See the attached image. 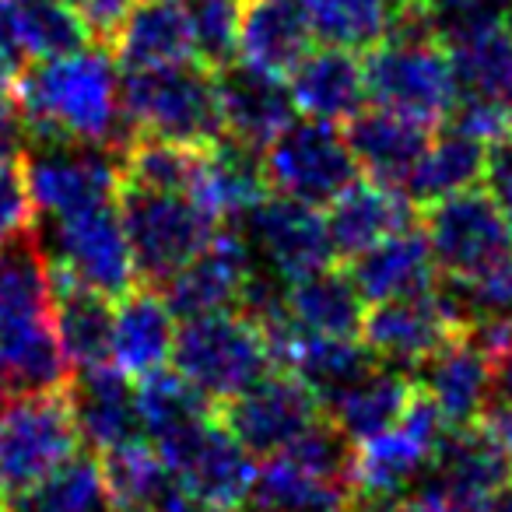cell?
<instances>
[{
    "mask_svg": "<svg viewBox=\"0 0 512 512\" xmlns=\"http://www.w3.org/2000/svg\"><path fill=\"white\" fill-rule=\"evenodd\" d=\"M362 302V292L348 271L323 267L285 285L278 316L260 327L267 330L271 351L288 337H358L365 320Z\"/></svg>",
    "mask_w": 512,
    "mask_h": 512,
    "instance_id": "cell-18",
    "label": "cell"
},
{
    "mask_svg": "<svg viewBox=\"0 0 512 512\" xmlns=\"http://www.w3.org/2000/svg\"><path fill=\"white\" fill-rule=\"evenodd\" d=\"M271 193L264 172V151L221 137L200 151V172L193 183V200L204 204L221 225H235Z\"/></svg>",
    "mask_w": 512,
    "mask_h": 512,
    "instance_id": "cell-29",
    "label": "cell"
},
{
    "mask_svg": "<svg viewBox=\"0 0 512 512\" xmlns=\"http://www.w3.org/2000/svg\"><path fill=\"white\" fill-rule=\"evenodd\" d=\"M456 334H460V327L446 313L439 292L376 302L362 320L365 348L383 365L404 372H414L421 362H428Z\"/></svg>",
    "mask_w": 512,
    "mask_h": 512,
    "instance_id": "cell-20",
    "label": "cell"
},
{
    "mask_svg": "<svg viewBox=\"0 0 512 512\" xmlns=\"http://www.w3.org/2000/svg\"><path fill=\"white\" fill-rule=\"evenodd\" d=\"M323 404L306 379L288 369H271L249 390L218 407L221 425L253 460H271L299 442L323 418Z\"/></svg>",
    "mask_w": 512,
    "mask_h": 512,
    "instance_id": "cell-13",
    "label": "cell"
},
{
    "mask_svg": "<svg viewBox=\"0 0 512 512\" xmlns=\"http://www.w3.org/2000/svg\"><path fill=\"white\" fill-rule=\"evenodd\" d=\"M449 432L439 407L414 393L411 407L390 432L362 442L355 453V498H393L407 495L428 470L442 435Z\"/></svg>",
    "mask_w": 512,
    "mask_h": 512,
    "instance_id": "cell-15",
    "label": "cell"
},
{
    "mask_svg": "<svg viewBox=\"0 0 512 512\" xmlns=\"http://www.w3.org/2000/svg\"><path fill=\"white\" fill-rule=\"evenodd\" d=\"M15 397V393H11V386H8V379H4V372H0V411H4V407H8V400Z\"/></svg>",
    "mask_w": 512,
    "mask_h": 512,
    "instance_id": "cell-49",
    "label": "cell"
},
{
    "mask_svg": "<svg viewBox=\"0 0 512 512\" xmlns=\"http://www.w3.org/2000/svg\"><path fill=\"white\" fill-rule=\"evenodd\" d=\"M477 425H481L484 432H488L491 439L505 449V456L512 460V397L495 393V400L488 404V411L481 414V421H477Z\"/></svg>",
    "mask_w": 512,
    "mask_h": 512,
    "instance_id": "cell-46",
    "label": "cell"
},
{
    "mask_svg": "<svg viewBox=\"0 0 512 512\" xmlns=\"http://www.w3.org/2000/svg\"><path fill=\"white\" fill-rule=\"evenodd\" d=\"M323 46L372 50L393 32L404 0H302Z\"/></svg>",
    "mask_w": 512,
    "mask_h": 512,
    "instance_id": "cell-37",
    "label": "cell"
},
{
    "mask_svg": "<svg viewBox=\"0 0 512 512\" xmlns=\"http://www.w3.org/2000/svg\"><path fill=\"white\" fill-rule=\"evenodd\" d=\"M109 50L123 71H148V67L193 60L183 0H137L116 36L109 39Z\"/></svg>",
    "mask_w": 512,
    "mask_h": 512,
    "instance_id": "cell-30",
    "label": "cell"
},
{
    "mask_svg": "<svg viewBox=\"0 0 512 512\" xmlns=\"http://www.w3.org/2000/svg\"><path fill=\"white\" fill-rule=\"evenodd\" d=\"M295 109L306 120L320 123H348L369 102L365 88V64L355 50L341 46H320L313 50L292 74H288Z\"/></svg>",
    "mask_w": 512,
    "mask_h": 512,
    "instance_id": "cell-26",
    "label": "cell"
},
{
    "mask_svg": "<svg viewBox=\"0 0 512 512\" xmlns=\"http://www.w3.org/2000/svg\"><path fill=\"white\" fill-rule=\"evenodd\" d=\"M256 278V260L242 235L232 225L218 232V239L197 253L186 267H179L165 285H158L165 306L176 320H200L214 313H235L246 306V295Z\"/></svg>",
    "mask_w": 512,
    "mask_h": 512,
    "instance_id": "cell-16",
    "label": "cell"
},
{
    "mask_svg": "<svg viewBox=\"0 0 512 512\" xmlns=\"http://www.w3.org/2000/svg\"><path fill=\"white\" fill-rule=\"evenodd\" d=\"M456 109L449 127L495 144L512 137V32L505 22L449 46Z\"/></svg>",
    "mask_w": 512,
    "mask_h": 512,
    "instance_id": "cell-11",
    "label": "cell"
},
{
    "mask_svg": "<svg viewBox=\"0 0 512 512\" xmlns=\"http://www.w3.org/2000/svg\"><path fill=\"white\" fill-rule=\"evenodd\" d=\"M11 512H116L99 456L78 453L29 491L8 498Z\"/></svg>",
    "mask_w": 512,
    "mask_h": 512,
    "instance_id": "cell-36",
    "label": "cell"
},
{
    "mask_svg": "<svg viewBox=\"0 0 512 512\" xmlns=\"http://www.w3.org/2000/svg\"><path fill=\"white\" fill-rule=\"evenodd\" d=\"M351 281L365 302L404 299V295H425L439 285V267L428 249L421 221L414 228L390 235L379 246L365 249L351 260Z\"/></svg>",
    "mask_w": 512,
    "mask_h": 512,
    "instance_id": "cell-28",
    "label": "cell"
},
{
    "mask_svg": "<svg viewBox=\"0 0 512 512\" xmlns=\"http://www.w3.org/2000/svg\"><path fill=\"white\" fill-rule=\"evenodd\" d=\"M414 393H418L414 372L379 362L369 376H362L351 390H344L341 397L330 400L323 411L355 446H362V442L390 432L404 418Z\"/></svg>",
    "mask_w": 512,
    "mask_h": 512,
    "instance_id": "cell-31",
    "label": "cell"
},
{
    "mask_svg": "<svg viewBox=\"0 0 512 512\" xmlns=\"http://www.w3.org/2000/svg\"><path fill=\"white\" fill-rule=\"evenodd\" d=\"M495 386H498V393L512 397V337H509V344H505L502 355H498V362H495Z\"/></svg>",
    "mask_w": 512,
    "mask_h": 512,
    "instance_id": "cell-47",
    "label": "cell"
},
{
    "mask_svg": "<svg viewBox=\"0 0 512 512\" xmlns=\"http://www.w3.org/2000/svg\"><path fill=\"white\" fill-rule=\"evenodd\" d=\"M0 512H11V509H8V502H4V505H0Z\"/></svg>",
    "mask_w": 512,
    "mask_h": 512,
    "instance_id": "cell-52",
    "label": "cell"
},
{
    "mask_svg": "<svg viewBox=\"0 0 512 512\" xmlns=\"http://www.w3.org/2000/svg\"><path fill=\"white\" fill-rule=\"evenodd\" d=\"M120 92L134 137H162L186 148H211L225 137L218 78L197 60L123 71Z\"/></svg>",
    "mask_w": 512,
    "mask_h": 512,
    "instance_id": "cell-4",
    "label": "cell"
},
{
    "mask_svg": "<svg viewBox=\"0 0 512 512\" xmlns=\"http://www.w3.org/2000/svg\"><path fill=\"white\" fill-rule=\"evenodd\" d=\"M36 228V207H32L25 165H0V246Z\"/></svg>",
    "mask_w": 512,
    "mask_h": 512,
    "instance_id": "cell-41",
    "label": "cell"
},
{
    "mask_svg": "<svg viewBox=\"0 0 512 512\" xmlns=\"http://www.w3.org/2000/svg\"><path fill=\"white\" fill-rule=\"evenodd\" d=\"M113 302L116 299L53 274V313L71 372L113 365Z\"/></svg>",
    "mask_w": 512,
    "mask_h": 512,
    "instance_id": "cell-32",
    "label": "cell"
},
{
    "mask_svg": "<svg viewBox=\"0 0 512 512\" xmlns=\"http://www.w3.org/2000/svg\"><path fill=\"white\" fill-rule=\"evenodd\" d=\"M344 137L351 144L358 172H365L372 183L404 193L407 179L414 176L421 155L432 144L435 127L376 106L362 109L355 120L344 123Z\"/></svg>",
    "mask_w": 512,
    "mask_h": 512,
    "instance_id": "cell-22",
    "label": "cell"
},
{
    "mask_svg": "<svg viewBox=\"0 0 512 512\" xmlns=\"http://www.w3.org/2000/svg\"><path fill=\"white\" fill-rule=\"evenodd\" d=\"M232 228L249 246L256 267L278 278L281 285L323 271L337 256L334 242H330L327 214H320V207L281 197V193H267Z\"/></svg>",
    "mask_w": 512,
    "mask_h": 512,
    "instance_id": "cell-12",
    "label": "cell"
},
{
    "mask_svg": "<svg viewBox=\"0 0 512 512\" xmlns=\"http://www.w3.org/2000/svg\"><path fill=\"white\" fill-rule=\"evenodd\" d=\"M484 183L495 204L502 207L505 221L512 228V137L488 144V169H484Z\"/></svg>",
    "mask_w": 512,
    "mask_h": 512,
    "instance_id": "cell-45",
    "label": "cell"
},
{
    "mask_svg": "<svg viewBox=\"0 0 512 512\" xmlns=\"http://www.w3.org/2000/svg\"><path fill=\"white\" fill-rule=\"evenodd\" d=\"M32 137L25 127V116L18 109L15 92H0V165H15L25 158Z\"/></svg>",
    "mask_w": 512,
    "mask_h": 512,
    "instance_id": "cell-44",
    "label": "cell"
},
{
    "mask_svg": "<svg viewBox=\"0 0 512 512\" xmlns=\"http://www.w3.org/2000/svg\"><path fill=\"white\" fill-rule=\"evenodd\" d=\"M264 172L271 193L327 211L344 190L358 183V162L337 123H288L264 148Z\"/></svg>",
    "mask_w": 512,
    "mask_h": 512,
    "instance_id": "cell-10",
    "label": "cell"
},
{
    "mask_svg": "<svg viewBox=\"0 0 512 512\" xmlns=\"http://www.w3.org/2000/svg\"><path fill=\"white\" fill-rule=\"evenodd\" d=\"M439 278L474 281L512 267V228L488 190H467L421 214Z\"/></svg>",
    "mask_w": 512,
    "mask_h": 512,
    "instance_id": "cell-9",
    "label": "cell"
},
{
    "mask_svg": "<svg viewBox=\"0 0 512 512\" xmlns=\"http://www.w3.org/2000/svg\"><path fill=\"white\" fill-rule=\"evenodd\" d=\"M39 221L120 197L123 151L95 144H29L22 158Z\"/></svg>",
    "mask_w": 512,
    "mask_h": 512,
    "instance_id": "cell-14",
    "label": "cell"
},
{
    "mask_svg": "<svg viewBox=\"0 0 512 512\" xmlns=\"http://www.w3.org/2000/svg\"><path fill=\"white\" fill-rule=\"evenodd\" d=\"M81 453L67 390L18 393L0 411V491L15 498Z\"/></svg>",
    "mask_w": 512,
    "mask_h": 512,
    "instance_id": "cell-8",
    "label": "cell"
},
{
    "mask_svg": "<svg viewBox=\"0 0 512 512\" xmlns=\"http://www.w3.org/2000/svg\"><path fill=\"white\" fill-rule=\"evenodd\" d=\"M369 102L411 116L428 127L449 123L456 109V78L449 50L428 32L418 0H404L393 32L365 50Z\"/></svg>",
    "mask_w": 512,
    "mask_h": 512,
    "instance_id": "cell-3",
    "label": "cell"
},
{
    "mask_svg": "<svg viewBox=\"0 0 512 512\" xmlns=\"http://www.w3.org/2000/svg\"><path fill=\"white\" fill-rule=\"evenodd\" d=\"M120 214L134 253L137 285L151 288L165 285L225 228L190 193L141 190L127 183L120 186Z\"/></svg>",
    "mask_w": 512,
    "mask_h": 512,
    "instance_id": "cell-6",
    "label": "cell"
},
{
    "mask_svg": "<svg viewBox=\"0 0 512 512\" xmlns=\"http://www.w3.org/2000/svg\"><path fill=\"white\" fill-rule=\"evenodd\" d=\"M67 4L81 15L95 43H109L137 0H67Z\"/></svg>",
    "mask_w": 512,
    "mask_h": 512,
    "instance_id": "cell-43",
    "label": "cell"
},
{
    "mask_svg": "<svg viewBox=\"0 0 512 512\" xmlns=\"http://www.w3.org/2000/svg\"><path fill=\"white\" fill-rule=\"evenodd\" d=\"M418 221V207L404 193L372 183V179H365V183L358 179L351 190H344L327 207L330 242H334V253L344 260H355L358 253L379 246L404 228H414Z\"/></svg>",
    "mask_w": 512,
    "mask_h": 512,
    "instance_id": "cell-27",
    "label": "cell"
},
{
    "mask_svg": "<svg viewBox=\"0 0 512 512\" xmlns=\"http://www.w3.org/2000/svg\"><path fill=\"white\" fill-rule=\"evenodd\" d=\"M414 383L439 407L449 428L477 425L498 393L495 355L474 334L460 330L453 341L442 344L428 362L414 369Z\"/></svg>",
    "mask_w": 512,
    "mask_h": 512,
    "instance_id": "cell-19",
    "label": "cell"
},
{
    "mask_svg": "<svg viewBox=\"0 0 512 512\" xmlns=\"http://www.w3.org/2000/svg\"><path fill=\"white\" fill-rule=\"evenodd\" d=\"M172 369L214 407L228 404L242 390L267 376L274 365V351L267 330L249 313H214L200 320H186L176 330Z\"/></svg>",
    "mask_w": 512,
    "mask_h": 512,
    "instance_id": "cell-5",
    "label": "cell"
},
{
    "mask_svg": "<svg viewBox=\"0 0 512 512\" xmlns=\"http://www.w3.org/2000/svg\"><path fill=\"white\" fill-rule=\"evenodd\" d=\"M50 271L67 281L92 288L106 299H120L137 285L134 253H130L127 228H123L120 197L92 204L85 211L36 225Z\"/></svg>",
    "mask_w": 512,
    "mask_h": 512,
    "instance_id": "cell-7",
    "label": "cell"
},
{
    "mask_svg": "<svg viewBox=\"0 0 512 512\" xmlns=\"http://www.w3.org/2000/svg\"><path fill=\"white\" fill-rule=\"evenodd\" d=\"M99 467L116 509L165 512L169 498L179 491V477L169 470L162 453L144 439H134L127 446H116L109 453H102Z\"/></svg>",
    "mask_w": 512,
    "mask_h": 512,
    "instance_id": "cell-35",
    "label": "cell"
},
{
    "mask_svg": "<svg viewBox=\"0 0 512 512\" xmlns=\"http://www.w3.org/2000/svg\"><path fill=\"white\" fill-rule=\"evenodd\" d=\"M505 25H509V32H512V4L505 8Z\"/></svg>",
    "mask_w": 512,
    "mask_h": 512,
    "instance_id": "cell-50",
    "label": "cell"
},
{
    "mask_svg": "<svg viewBox=\"0 0 512 512\" xmlns=\"http://www.w3.org/2000/svg\"><path fill=\"white\" fill-rule=\"evenodd\" d=\"M162 460L193 498L207 505H225V509L246 505L256 477L253 456L232 439L218 414L176 446L162 449Z\"/></svg>",
    "mask_w": 512,
    "mask_h": 512,
    "instance_id": "cell-17",
    "label": "cell"
},
{
    "mask_svg": "<svg viewBox=\"0 0 512 512\" xmlns=\"http://www.w3.org/2000/svg\"><path fill=\"white\" fill-rule=\"evenodd\" d=\"M25 71H29V53L18 36L15 11L11 0H0V92H15Z\"/></svg>",
    "mask_w": 512,
    "mask_h": 512,
    "instance_id": "cell-42",
    "label": "cell"
},
{
    "mask_svg": "<svg viewBox=\"0 0 512 512\" xmlns=\"http://www.w3.org/2000/svg\"><path fill=\"white\" fill-rule=\"evenodd\" d=\"M218 78V102L221 120H225V137L246 144V148L264 151L288 123H295V99L288 78L264 74L246 64H228L214 71Z\"/></svg>",
    "mask_w": 512,
    "mask_h": 512,
    "instance_id": "cell-21",
    "label": "cell"
},
{
    "mask_svg": "<svg viewBox=\"0 0 512 512\" xmlns=\"http://www.w3.org/2000/svg\"><path fill=\"white\" fill-rule=\"evenodd\" d=\"M0 372L11 393H60L71 362L57 334L53 271L36 228L0 246Z\"/></svg>",
    "mask_w": 512,
    "mask_h": 512,
    "instance_id": "cell-2",
    "label": "cell"
},
{
    "mask_svg": "<svg viewBox=\"0 0 512 512\" xmlns=\"http://www.w3.org/2000/svg\"><path fill=\"white\" fill-rule=\"evenodd\" d=\"M137 411H141V428L148 442L162 453L197 432L200 425H207L218 414V407L200 397L176 369H162L137 379Z\"/></svg>",
    "mask_w": 512,
    "mask_h": 512,
    "instance_id": "cell-34",
    "label": "cell"
},
{
    "mask_svg": "<svg viewBox=\"0 0 512 512\" xmlns=\"http://www.w3.org/2000/svg\"><path fill=\"white\" fill-rule=\"evenodd\" d=\"M176 330V316L165 306L162 292L134 285L113 302V365L134 383L169 369Z\"/></svg>",
    "mask_w": 512,
    "mask_h": 512,
    "instance_id": "cell-25",
    "label": "cell"
},
{
    "mask_svg": "<svg viewBox=\"0 0 512 512\" xmlns=\"http://www.w3.org/2000/svg\"><path fill=\"white\" fill-rule=\"evenodd\" d=\"M491 512H512V474H509V481L495 491V498H491Z\"/></svg>",
    "mask_w": 512,
    "mask_h": 512,
    "instance_id": "cell-48",
    "label": "cell"
},
{
    "mask_svg": "<svg viewBox=\"0 0 512 512\" xmlns=\"http://www.w3.org/2000/svg\"><path fill=\"white\" fill-rule=\"evenodd\" d=\"M200 151L186 148L162 137H134L123 148V183L141 186V190H162V193H190L200 172Z\"/></svg>",
    "mask_w": 512,
    "mask_h": 512,
    "instance_id": "cell-39",
    "label": "cell"
},
{
    "mask_svg": "<svg viewBox=\"0 0 512 512\" xmlns=\"http://www.w3.org/2000/svg\"><path fill=\"white\" fill-rule=\"evenodd\" d=\"M186 22H190L193 60L207 71L235 64L239 57V18L242 0H183Z\"/></svg>",
    "mask_w": 512,
    "mask_h": 512,
    "instance_id": "cell-40",
    "label": "cell"
},
{
    "mask_svg": "<svg viewBox=\"0 0 512 512\" xmlns=\"http://www.w3.org/2000/svg\"><path fill=\"white\" fill-rule=\"evenodd\" d=\"M15 25L29 57L53 60L92 46V32L67 0H11Z\"/></svg>",
    "mask_w": 512,
    "mask_h": 512,
    "instance_id": "cell-38",
    "label": "cell"
},
{
    "mask_svg": "<svg viewBox=\"0 0 512 512\" xmlns=\"http://www.w3.org/2000/svg\"><path fill=\"white\" fill-rule=\"evenodd\" d=\"M67 397H71L74 421H78L81 442L88 446V453L102 456L144 435L141 411H137V386L116 365L85 369L71 376Z\"/></svg>",
    "mask_w": 512,
    "mask_h": 512,
    "instance_id": "cell-23",
    "label": "cell"
},
{
    "mask_svg": "<svg viewBox=\"0 0 512 512\" xmlns=\"http://www.w3.org/2000/svg\"><path fill=\"white\" fill-rule=\"evenodd\" d=\"M120 81L113 50L102 43L32 64L15 85L32 144H95L123 151L134 141V130L123 113Z\"/></svg>",
    "mask_w": 512,
    "mask_h": 512,
    "instance_id": "cell-1",
    "label": "cell"
},
{
    "mask_svg": "<svg viewBox=\"0 0 512 512\" xmlns=\"http://www.w3.org/2000/svg\"><path fill=\"white\" fill-rule=\"evenodd\" d=\"M281 512H316V509H281Z\"/></svg>",
    "mask_w": 512,
    "mask_h": 512,
    "instance_id": "cell-51",
    "label": "cell"
},
{
    "mask_svg": "<svg viewBox=\"0 0 512 512\" xmlns=\"http://www.w3.org/2000/svg\"><path fill=\"white\" fill-rule=\"evenodd\" d=\"M316 32L302 0H242L239 64L288 78L313 53Z\"/></svg>",
    "mask_w": 512,
    "mask_h": 512,
    "instance_id": "cell-24",
    "label": "cell"
},
{
    "mask_svg": "<svg viewBox=\"0 0 512 512\" xmlns=\"http://www.w3.org/2000/svg\"><path fill=\"white\" fill-rule=\"evenodd\" d=\"M484 169H488V144L456 127H442L421 155L414 176L407 179L404 197L418 211H425L439 200L474 190L484 179Z\"/></svg>",
    "mask_w": 512,
    "mask_h": 512,
    "instance_id": "cell-33",
    "label": "cell"
}]
</instances>
